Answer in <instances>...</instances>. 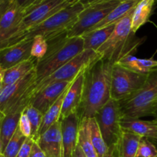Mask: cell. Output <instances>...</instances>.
<instances>
[{
	"label": "cell",
	"instance_id": "cell-1",
	"mask_svg": "<svg viewBox=\"0 0 157 157\" xmlns=\"http://www.w3.org/2000/svg\"><path fill=\"white\" fill-rule=\"evenodd\" d=\"M113 64L100 58L84 70L82 103L78 112L81 120L94 117L97 112L110 99Z\"/></svg>",
	"mask_w": 157,
	"mask_h": 157
},
{
	"label": "cell",
	"instance_id": "cell-2",
	"mask_svg": "<svg viewBox=\"0 0 157 157\" xmlns=\"http://www.w3.org/2000/svg\"><path fill=\"white\" fill-rule=\"evenodd\" d=\"M48 44V48L45 55L36 60V83L53 74L84 50L82 37L69 38L67 33L50 40Z\"/></svg>",
	"mask_w": 157,
	"mask_h": 157
},
{
	"label": "cell",
	"instance_id": "cell-3",
	"mask_svg": "<svg viewBox=\"0 0 157 157\" xmlns=\"http://www.w3.org/2000/svg\"><path fill=\"white\" fill-rule=\"evenodd\" d=\"M133 9L117 23L108 39L97 51L101 58L115 64L125 55L133 54L140 44L141 39L136 41L132 32Z\"/></svg>",
	"mask_w": 157,
	"mask_h": 157
},
{
	"label": "cell",
	"instance_id": "cell-4",
	"mask_svg": "<svg viewBox=\"0 0 157 157\" xmlns=\"http://www.w3.org/2000/svg\"><path fill=\"white\" fill-rule=\"evenodd\" d=\"M84 9L85 6L80 0L73 2L68 6L29 30L25 34L21 41L32 39L36 35H41L48 41L63 34L67 33L75 24L78 15Z\"/></svg>",
	"mask_w": 157,
	"mask_h": 157
},
{
	"label": "cell",
	"instance_id": "cell-5",
	"mask_svg": "<svg viewBox=\"0 0 157 157\" xmlns=\"http://www.w3.org/2000/svg\"><path fill=\"white\" fill-rule=\"evenodd\" d=\"M120 104L123 117L153 116L157 104V67L149 72L145 84L137 93Z\"/></svg>",
	"mask_w": 157,
	"mask_h": 157
},
{
	"label": "cell",
	"instance_id": "cell-6",
	"mask_svg": "<svg viewBox=\"0 0 157 157\" xmlns=\"http://www.w3.org/2000/svg\"><path fill=\"white\" fill-rule=\"evenodd\" d=\"M148 74L135 71L115 63L111 75L110 98L125 101L137 93L147 81Z\"/></svg>",
	"mask_w": 157,
	"mask_h": 157
},
{
	"label": "cell",
	"instance_id": "cell-7",
	"mask_svg": "<svg viewBox=\"0 0 157 157\" xmlns=\"http://www.w3.org/2000/svg\"><path fill=\"white\" fill-rule=\"evenodd\" d=\"M101 134L109 149L119 144L123 133V115L119 101L110 98L95 114Z\"/></svg>",
	"mask_w": 157,
	"mask_h": 157
},
{
	"label": "cell",
	"instance_id": "cell-8",
	"mask_svg": "<svg viewBox=\"0 0 157 157\" xmlns=\"http://www.w3.org/2000/svg\"><path fill=\"white\" fill-rule=\"evenodd\" d=\"M72 2H73L69 0H42L26 11L16 32L11 38L8 45L20 41L25 34L29 30L42 23Z\"/></svg>",
	"mask_w": 157,
	"mask_h": 157
},
{
	"label": "cell",
	"instance_id": "cell-9",
	"mask_svg": "<svg viewBox=\"0 0 157 157\" xmlns=\"http://www.w3.org/2000/svg\"><path fill=\"white\" fill-rule=\"evenodd\" d=\"M100 58H101V55L95 51L84 50L67 64L55 71L53 74L37 82L34 94L54 83L62 81L71 82L81 72L85 70L90 64Z\"/></svg>",
	"mask_w": 157,
	"mask_h": 157
},
{
	"label": "cell",
	"instance_id": "cell-10",
	"mask_svg": "<svg viewBox=\"0 0 157 157\" xmlns=\"http://www.w3.org/2000/svg\"><path fill=\"white\" fill-rule=\"evenodd\" d=\"M121 2L119 0H105L85 7L78 15L75 24L67 32V36L74 38L87 33L101 22Z\"/></svg>",
	"mask_w": 157,
	"mask_h": 157
},
{
	"label": "cell",
	"instance_id": "cell-11",
	"mask_svg": "<svg viewBox=\"0 0 157 157\" xmlns=\"http://www.w3.org/2000/svg\"><path fill=\"white\" fill-rule=\"evenodd\" d=\"M37 78L35 71L17 82L3 87L0 94V112L6 116L10 109L25 97L33 96Z\"/></svg>",
	"mask_w": 157,
	"mask_h": 157
},
{
	"label": "cell",
	"instance_id": "cell-12",
	"mask_svg": "<svg viewBox=\"0 0 157 157\" xmlns=\"http://www.w3.org/2000/svg\"><path fill=\"white\" fill-rule=\"evenodd\" d=\"M32 39L22 40L0 49V67L7 70L32 58Z\"/></svg>",
	"mask_w": 157,
	"mask_h": 157
},
{
	"label": "cell",
	"instance_id": "cell-13",
	"mask_svg": "<svg viewBox=\"0 0 157 157\" xmlns=\"http://www.w3.org/2000/svg\"><path fill=\"white\" fill-rule=\"evenodd\" d=\"M25 13L26 11L17 6L12 0L0 21V49L8 45Z\"/></svg>",
	"mask_w": 157,
	"mask_h": 157
},
{
	"label": "cell",
	"instance_id": "cell-14",
	"mask_svg": "<svg viewBox=\"0 0 157 157\" xmlns=\"http://www.w3.org/2000/svg\"><path fill=\"white\" fill-rule=\"evenodd\" d=\"M72 82L73 81H62L54 83L48 86L32 97L30 104L44 114L48 109L58 101V98L67 90Z\"/></svg>",
	"mask_w": 157,
	"mask_h": 157
},
{
	"label": "cell",
	"instance_id": "cell-15",
	"mask_svg": "<svg viewBox=\"0 0 157 157\" xmlns=\"http://www.w3.org/2000/svg\"><path fill=\"white\" fill-rule=\"evenodd\" d=\"M45 157H62V133L61 120L39 136L36 141Z\"/></svg>",
	"mask_w": 157,
	"mask_h": 157
},
{
	"label": "cell",
	"instance_id": "cell-16",
	"mask_svg": "<svg viewBox=\"0 0 157 157\" xmlns=\"http://www.w3.org/2000/svg\"><path fill=\"white\" fill-rule=\"evenodd\" d=\"M84 71L79 74L71 83L64 96L61 108V118L63 120L71 114H78L83 98Z\"/></svg>",
	"mask_w": 157,
	"mask_h": 157
},
{
	"label": "cell",
	"instance_id": "cell-17",
	"mask_svg": "<svg viewBox=\"0 0 157 157\" xmlns=\"http://www.w3.org/2000/svg\"><path fill=\"white\" fill-rule=\"evenodd\" d=\"M61 121L62 133V157H73L74 152L78 146L81 118L79 115L75 113L61 120Z\"/></svg>",
	"mask_w": 157,
	"mask_h": 157
},
{
	"label": "cell",
	"instance_id": "cell-18",
	"mask_svg": "<svg viewBox=\"0 0 157 157\" xmlns=\"http://www.w3.org/2000/svg\"><path fill=\"white\" fill-rule=\"evenodd\" d=\"M124 131L135 133L142 138L154 140L157 137V123L154 121H143L140 118L123 117L121 122Z\"/></svg>",
	"mask_w": 157,
	"mask_h": 157
},
{
	"label": "cell",
	"instance_id": "cell-19",
	"mask_svg": "<svg viewBox=\"0 0 157 157\" xmlns=\"http://www.w3.org/2000/svg\"><path fill=\"white\" fill-rule=\"evenodd\" d=\"M35 64L36 59L32 58L5 71L2 80L3 87L11 85L21 80V78H25L26 75L35 70Z\"/></svg>",
	"mask_w": 157,
	"mask_h": 157
},
{
	"label": "cell",
	"instance_id": "cell-20",
	"mask_svg": "<svg viewBox=\"0 0 157 157\" xmlns=\"http://www.w3.org/2000/svg\"><path fill=\"white\" fill-rule=\"evenodd\" d=\"M140 0H127V1H123L115 8L113 10H112L102 21L98 25L92 28L89 32L97 29H102V28L107 27V26L115 25L121 19H122L127 14H128L133 9H134Z\"/></svg>",
	"mask_w": 157,
	"mask_h": 157
},
{
	"label": "cell",
	"instance_id": "cell-21",
	"mask_svg": "<svg viewBox=\"0 0 157 157\" xmlns=\"http://www.w3.org/2000/svg\"><path fill=\"white\" fill-rule=\"evenodd\" d=\"M115 25L116 24L90 31L81 35L84 39V50H93L97 52L108 39L114 29Z\"/></svg>",
	"mask_w": 157,
	"mask_h": 157
},
{
	"label": "cell",
	"instance_id": "cell-22",
	"mask_svg": "<svg viewBox=\"0 0 157 157\" xmlns=\"http://www.w3.org/2000/svg\"><path fill=\"white\" fill-rule=\"evenodd\" d=\"M156 0H140L133 9L132 32L136 33L150 19Z\"/></svg>",
	"mask_w": 157,
	"mask_h": 157
},
{
	"label": "cell",
	"instance_id": "cell-23",
	"mask_svg": "<svg viewBox=\"0 0 157 157\" xmlns=\"http://www.w3.org/2000/svg\"><path fill=\"white\" fill-rule=\"evenodd\" d=\"M25 109H17L3 117L1 127V136L3 151L18 127L20 117Z\"/></svg>",
	"mask_w": 157,
	"mask_h": 157
},
{
	"label": "cell",
	"instance_id": "cell-24",
	"mask_svg": "<svg viewBox=\"0 0 157 157\" xmlns=\"http://www.w3.org/2000/svg\"><path fill=\"white\" fill-rule=\"evenodd\" d=\"M141 140V136L124 130L121 141L118 144L120 157H136Z\"/></svg>",
	"mask_w": 157,
	"mask_h": 157
},
{
	"label": "cell",
	"instance_id": "cell-25",
	"mask_svg": "<svg viewBox=\"0 0 157 157\" xmlns=\"http://www.w3.org/2000/svg\"><path fill=\"white\" fill-rule=\"evenodd\" d=\"M87 119L89 134L97 153L99 157H106L109 153V148L101 134L98 122L95 117L87 118Z\"/></svg>",
	"mask_w": 157,
	"mask_h": 157
},
{
	"label": "cell",
	"instance_id": "cell-26",
	"mask_svg": "<svg viewBox=\"0 0 157 157\" xmlns=\"http://www.w3.org/2000/svg\"><path fill=\"white\" fill-rule=\"evenodd\" d=\"M67 90L58 98V101H57L56 102L48 109V110L44 114L41 127H40V130L38 133V138L39 137V136H41L42 133H44L46 130H48L53 124H55V123L58 122V121H60L61 108H62L63 105V101H64V96H65V94L66 92H67Z\"/></svg>",
	"mask_w": 157,
	"mask_h": 157
},
{
	"label": "cell",
	"instance_id": "cell-27",
	"mask_svg": "<svg viewBox=\"0 0 157 157\" xmlns=\"http://www.w3.org/2000/svg\"><path fill=\"white\" fill-rule=\"evenodd\" d=\"M78 144L86 157H99L90 140L87 118L81 120L78 131Z\"/></svg>",
	"mask_w": 157,
	"mask_h": 157
},
{
	"label": "cell",
	"instance_id": "cell-28",
	"mask_svg": "<svg viewBox=\"0 0 157 157\" xmlns=\"http://www.w3.org/2000/svg\"><path fill=\"white\" fill-rule=\"evenodd\" d=\"M23 112L29 118L31 127H32V136H31V138H32L33 140L36 142L37 139H38V133L40 130V127H41L44 114L30 104L26 107V108L25 109Z\"/></svg>",
	"mask_w": 157,
	"mask_h": 157
},
{
	"label": "cell",
	"instance_id": "cell-29",
	"mask_svg": "<svg viewBox=\"0 0 157 157\" xmlns=\"http://www.w3.org/2000/svg\"><path fill=\"white\" fill-rule=\"evenodd\" d=\"M26 139L27 137H25L20 132L19 129L17 128L16 131L15 132L3 151V157H16L22 145L25 142Z\"/></svg>",
	"mask_w": 157,
	"mask_h": 157
},
{
	"label": "cell",
	"instance_id": "cell-30",
	"mask_svg": "<svg viewBox=\"0 0 157 157\" xmlns=\"http://www.w3.org/2000/svg\"><path fill=\"white\" fill-rule=\"evenodd\" d=\"M48 48V41L44 37L41 35H36L33 38V42L32 46V58L36 60H39L42 58L45 55Z\"/></svg>",
	"mask_w": 157,
	"mask_h": 157
},
{
	"label": "cell",
	"instance_id": "cell-31",
	"mask_svg": "<svg viewBox=\"0 0 157 157\" xmlns=\"http://www.w3.org/2000/svg\"><path fill=\"white\" fill-rule=\"evenodd\" d=\"M157 156V147L147 138H142L138 147L136 157H155Z\"/></svg>",
	"mask_w": 157,
	"mask_h": 157
},
{
	"label": "cell",
	"instance_id": "cell-32",
	"mask_svg": "<svg viewBox=\"0 0 157 157\" xmlns=\"http://www.w3.org/2000/svg\"><path fill=\"white\" fill-rule=\"evenodd\" d=\"M18 128L19 129L20 132L25 137L29 138L32 136V127H31V124L29 122V118L25 114L24 112L21 115L19 123H18Z\"/></svg>",
	"mask_w": 157,
	"mask_h": 157
},
{
	"label": "cell",
	"instance_id": "cell-33",
	"mask_svg": "<svg viewBox=\"0 0 157 157\" xmlns=\"http://www.w3.org/2000/svg\"><path fill=\"white\" fill-rule=\"evenodd\" d=\"M34 143H35V141L33 140L32 138H27L25 142L24 143V144L21 147V150H19L18 153L17 154L16 157H30Z\"/></svg>",
	"mask_w": 157,
	"mask_h": 157
},
{
	"label": "cell",
	"instance_id": "cell-34",
	"mask_svg": "<svg viewBox=\"0 0 157 157\" xmlns=\"http://www.w3.org/2000/svg\"><path fill=\"white\" fill-rule=\"evenodd\" d=\"M17 6H19L20 8L23 9L24 10L28 11L39 3L41 0H13Z\"/></svg>",
	"mask_w": 157,
	"mask_h": 157
},
{
	"label": "cell",
	"instance_id": "cell-35",
	"mask_svg": "<svg viewBox=\"0 0 157 157\" xmlns=\"http://www.w3.org/2000/svg\"><path fill=\"white\" fill-rule=\"evenodd\" d=\"M30 157H45V155L36 142L34 143Z\"/></svg>",
	"mask_w": 157,
	"mask_h": 157
},
{
	"label": "cell",
	"instance_id": "cell-36",
	"mask_svg": "<svg viewBox=\"0 0 157 157\" xmlns=\"http://www.w3.org/2000/svg\"><path fill=\"white\" fill-rule=\"evenodd\" d=\"M12 0H3L1 3H0V21H1L2 18L6 13V11L10 6L11 3H12Z\"/></svg>",
	"mask_w": 157,
	"mask_h": 157
},
{
	"label": "cell",
	"instance_id": "cell-37",
	"mask_svg": "<svg viewBox=\"0 0 157 157\" xmlns=\"http://www.w3.org/2000/svg\"><path fill=\"white\" fill-rule=\"evenodd\" d=\"M106 157H120V152L118 145L113 148L109 149V153Z\"/></svg>",
	"mask_w": 157,
	"mask_h": 157
},
{
	"label": "cell",
	"instance_id": "cell-38",
	"mask_svg": "<svg viewBox=\"0 0 157 157\" xmlns=\"http://www.w3.org/2000/svg\"><path fill=\"white\" fill-rule=\"evenodd\" d=\"M73 157H86L84 153H83L82 150L81 149V147L78 146H77L76 149H75V152H74V154H73Z\"/></svg>",
	"mask_w": 157,
	"mask_h": 157
},
{
	"label": "cell",
	"instance_id": "cell-39",
	"mask_svg": "<svg viewBox=\"0 0 157 157\" xmlns=\"http://www.w3.org/2000/svg\"><path fill=\"white\" fill-rule=\"evenodd\" d=\"M80 1L83 3V5L85 7H87V6H90V5L95 4V3L105 1V0H80Z\"/></svg>",
	"mask_w": 157,
	"mask_h": 157
},
{
	"label": "cell",
	"instance_id": "cell-40",
	"mask_svg": "<svg viewBox=\"0 0 157 157\" xmlns=\"http://www.w3.org/2000/svg\"><path fill=\"white\" fill-rule=\"evenodd\" d=\"M4 74H5V70H3L2 68H1V67H0V83L2 82L3 77H4Z\"/></svg>",
	"mask_w": 157,
	"mask_h": 157
},
{
	"label": "cell",
	"instance_id": "cell-41",
	"mask_svg": "<svg viewBox=\"0 0 157 157\" xmlns=\"http://www.w3.org/2000/svg\"><path fill=\"white\" fill-rule=\"evenodd\" d=\"M153 117H154V120H153V121H156V122L157 123V104H156V107H155L154 113H153Z\"/></svg>",
	"mask_w": 157,
	"mask_h": 157
},
{
	"label": "cell",
	"instance_id": "cell-42",
	"mask_svg": "<svg viewBox=\"0 0 157 157\" xmlns=\"http://www.w3.org/2000/svg\"><path fill=\"white\" fill-rule=\"evenodd\" d=\"M151 140L152 142H153V144H154L155 145H156V147H157V137L156 138V139H154V140Z\"/></svg>",
	"mask_w": 157,
	"mask_h": 157
},
{
	"label": "cell",
	"instance_id": "cell-43",
	"mask_svg": "<svg viewBox=\"0 0 157 157\" xmlns=\"http://www.w3.org/2000/svg\"><path fill=\"white\" fill-rule=\"evenodd\" d=\"M41 1H42V0H41ZM69 1H70V2H75V0H69ZM75 1H76V0H75Z\"/></svg>",
	"mask_w": 157,
	"mask_h": 157
},
{
	"label": "cell",
	"instance_id": "cell-44",
	"mask_svg": "<svg viewBox=\"0 0 157 157\" xmlns=\"http://www.w3.org/2000/svg\"><path fill=\"white\" fill-rule=\"evenodd\" d=\"M119 1H121V2H123V1H127V0H119Z\"/></svg>",
	"mask_w": 157,
	"mask_h": 157
},
{
	"label": "cell",
	"instance_id": "cell-45",
	"mask_svg": "<svg viewBox=\"0 0 157 157\" xmlns=\"http://www.w3.org/2000/svg\"><path fill=\"white\" fill-rule=\"evenodd\" d=\"M2 1H3V0H0V3H1Z\"/></svg>",
	"mask_w": 157,
	"mask_h": 157
},
{
	"label": "cell",
	"instance_id": "cell-46",
	"mask_svg": "<svg viewBox=\"0 0 157 157\" xmlns=\"http://www.w3.org/2000/svg\"><path fill=\"white\" fill-rule=\"evenodd\" d=\"M155 157H157V156H155Z\"/></svg>",
	"mask_w": 157,
	"mask_h": 157
},
{
	"label": "cell",
	"instance_id": "cell-47",
	"mask_svg": "<svg viewBox=\"0 0 157 157\" xmlns=\"http://www.w3.org/2000/svg\"><path fill=\"white\" fill-rule=\"evenodd\" d=\"M2 157H3V156H2Z\"/></svg>",
	"mask_w": 157,
	"mask_h": 157
},
{
	"label": "cell",
	"instance_id": "cell-48",
	"mask_svg": "<svg viewBox=\"0 0 157 157\" xmlns=\"http://www.w3.org/2000/svg\"></svg>",
	"mask_w": 157,
	"mask_h": 157
}]
</instances>
